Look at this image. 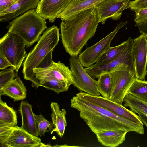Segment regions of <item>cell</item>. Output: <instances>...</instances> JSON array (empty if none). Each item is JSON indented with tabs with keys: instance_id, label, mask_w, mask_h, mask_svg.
Returning <instances> with one entry per match:
<instances>
[{
	"instance_id": "cell-1",
	"label": "cell",
	"mask_w": 147,
	"mask_h": 147,
	"mask_svg": "<svg viewBox=\"0 0 147 147\" xmlns=\"http://www.w3.org/2000/svg\"><path fill=\"white\" fill-rule=\"evenodd\" d=\"M70 105L79 112V116L96 135L111 130L123 129L144 134L142 125L115 115L107 109L90 102L76 95Z\"/></svg>"
},
{
	"instance_id": "cell-2",
	"label": "cell",
	"mask_w": 147,
	"mask_h": 147,
	"mask_svg": "<svg viewBox=\"0 0 147 147\" xmlns=\"http://www.w3.org/2000/svg\"><path fill=\"white\" fill-rule=\"evenodd\" d=\"M99 22L95 8L82 11L62 20V42L71 56H77L89 39L94 36Z\"/></svg>"
},
{
	"instance_id": "cell-3",
	"label": "cell",
	"mask_w": 147,
	"mask_h": 147,
	"mask_svg": "<svg viewBox=\"0 0 147 147\" xmlns=\"http://www.w3.org/2000/svg\"><path fill=\"white\" fill-rule=\"evenodd\" d=\"M59 29L54 25L47 28L25 58L22 72L24 78L30 81L33 87H38V82L33 69L38 67L44 57L57 45L59 41Z\"/></svg>"
},
{
	"instance_id": "cell-4",
	"label": "cell",
	"mask_w": 147,
	"mask_h": 147,
	"mask_svg": "<svg viewBox=\"0 0 147 147\" xmlns=\"http://www.w3.org/2000/svg\"><path fill=\"white\" fill-rule=\"evenodd\" d=\"M46 20L38 14L36 9H30L10 22L7 27L8 32L20 36L28 48L38 41L47 28Z\"/></svg>"
},
{
	"instance_id": "cell-5",
	"label": "cell",
	"mask_w": 147,
	"mask_h": 147,
	"mask_svg": "<svg viewBox=\"0 0 147 147\" xmlns=\"http://www.w3.org/2000/svg\"><path fill=\"white\" fill-rule=\"evenodd\" d=\"M24 40L15 34L7 32L0 40V54L17 72L27 54Z\"/></svg>"
},
{
	"instance_id": "cell-6",
	"label": "cell",
	"mask_w": 147,
	"mask_h": 147,
	"mask_svg": "<svg viewBox=\"0 0 147 147\" xmlns=\"http://www.w3.org/2000/svg\"><path fill=\"white\" fill-rule=\"evenodd\" d=\"M133 39L130 41L127 47L114 60L107 63L96 62L91 66L84 68L87 73L93 78H97L101 74L111 73L119 69H124L135 74L131 51Z\"/></svg>"
},
{
	"instance_id": "cell-7",
	"label": "cell",
	"mask_w": 147,
	"mask_h": 147,
	"mask_svg": "<svg viewBox=\"0 0 147 147\" xmlns=\"http://www.w3.org/2000/svg\"><path fill=\"white\" fill-rule=\"evenodd\" d=\"M128 23L127 21L121 22L112 32L80 53L78 58L82 66L87 67L97 62L100 56L111 47L110 44L118 32Z\"/></svg>"
},
{
	"instance_id": "cell-8",
	"label": "cell",
	"mask_w": 147,
	"mask_h": 147,
	"mask_svg": "<svg viewBox=\"0 0 147 147\" xmlns=\"http://www.w3.org/2000/svg\"><path fill=\"white\" fill-rule=\"evenodd\" d=\"M70 70L74 80L73 85L80 92L94 96H100L97 81L86 71L77 56L69 59Z\"/></svg>"
},
{
	"instance_id": "cell-9",
	"label": "cell",
	"mask_w": 147,
	"mask_h": 147,
	"mask_svg": "<svg viewBox=\"0 0 147 147\" xmlns=\"http://www.w3.org/2000/svg\"><path fill=\"white\" fill-rule=\"evenodd\" d=\"M112 86L109 99L122 105L123 99L131 86L136 79L134 74L124 69L110 73Z\"/></svg>"
},
{
	"instance_id": "cell-10",
	"label": "cell",
	"mask_w": 147,
	"mask_h": 147,
	"mask_svg": "<svg viewBox=\"0 0 147 147\" xmlns=\"http://www.w3.org/2000/svg\"><path fill=\"white\" fill-rule=\"evenodd\" d=\"M76 95L90 102L103 107L113 114L128 120L141 125L143 123L139 116L119 105L102 96L91 95L80 92Z\"/></svg>"
},
{
	"instance_id": "cell-11",
	"label": "cell",
	"mask_w": 147,
	"mask_h": 147,
	"mask_svg": "<svg viewBox=\"0 0 147 147\" xmlns=\"http://www.w3.org/2000/svg\"><path fill=\"white\" fill-rule=\"evenodd\" d=\"M131 54L136 79L145 80L147 73V40L143 34L133 39Z\"/></svg>"
},
{
	"instance_id": "cell-12",
	"label": "cell",
	"mask_w": 147,
	"mask_h": 147,
	"mask_svg": "<svg viewBox=\"0 0 147 147\" xmlns=\"http://www.w3.org/2000/svg\"><path fill=\"white\" fill-rule=\"evenodd\" d=\"M129 0H105L96 5L99 22L105 24L110 18L118 20L121 18L123 11L127 9Z\"/></svg>"
},
{
	"instance_id": "cell-13",
	"label": "cell",
	"mask_w": 147,
	"mask_h": 147,
	"mask_svg": "<svg viewBox=\"0 0 147 147\" xmlns=\"http://www.w3.org/2000/svg\"><path fill=\"white\" fill-rule=\"evenodd\" d=\"M3 146L8 147H51L41 142V139L26 131L21 127H13Z\"/></svg>"
},
{
	"instance_id": "cell-14",
	"label": "cell",
	"mask_w": 147,
	"mask_h": 147,
	"mask_svg": "<svg viewBox=\"0 0 147 147\" xmlns=\"http://www.w3.org/2000/svg\"><path fill=\"white\" fill-rule=\"evenodd\" d=\"M33 71L36 79L40 77H51L65 82L70 86L74 82L71 70L60 61L57 63L53 61L51 66L47 68L34 69Z\"/></svg>"
},
{
	"instance_id": "cell-15",
	"label": "cell",
	"mask_w": 147,
	"mask_h": 147,
	"mask_svg": "<svg viewBox=\"0 0 147 147\" xmlns=\"http://www.w3.org/2000/svg\"><path fill=\"white\" fill-rule=\"evenodd\" d=\"M72 0H40L36 10L39 15L53 23Z\"/></svg>"
},
{
	"instance_id": "cell-16",
	"label": "cell",
	"mask_w": 147,
	"mask_h": 147,
	"mask_svg": "<svg viewBox=\"0 0 147 147\" xmlns=\"http://www.w3.org/2000/svg\"><path fill=\"white\" fill-rule=\"evenodd\" d=\"M40 0H18L11 7L0 13V21L9 22L19 15L37 7Z\"/></svg>"
},
{
	"instance_id": "cell-17",
	"label": "cell",
	"mask_w": 147,
	"mask_h": 147,
	"mask_svg": "<svg viewBox=\"0 0 147 147\" xmlns=\"http://www.w3.org/2000/svg\"><path fill=\"white\" fill-rule=\"evenodd\" d=\"M32 105L28 102H21L19 111L22 118L21 128L35 136H39L38 126L32 110Z\"/></svg>"
},
{
	"instance_id": "cell-18",
	"label": "cell",
	"mask_w": 147,
	"mask_h": 147,
	"mask_svg": "<svg viewBox=\"0 0 147 147\" xmlns=\"http://www.w3.org/2000/svg\"><path fill=\"white\" fill-rule=\"evenodd\" d=\"M105 0H72L65 9L57 16L61 20L78 13L95 7Z\"/></svg>"
},
{
	"instance_id": "cell-19",
	"label": "cell",
	"mask_w": 147,
	"mask_h": 147,
	"mask_svg": "<svg viewBox=\"0 0 147 147\" xmlns=\"http://www.w3.org/2000/svg\"><path fill=\"white\" fill-rule=\"evenodd\" d=\"M127 131L125 129L111 130L96 134L98 141L102 146L108 147H117L125 141Z\"/></svg>"
},
{
	"instance_id": "cell-20",
	"label": "cell",
	"mask_w": 147,
	"mask_h": 147,
	"mask_svg": "<svg viewBox=\"0 0 147 147\" xmlns=\"http://www.w3.org/2000/svg\"><path fill=\"white\" fill-rule=\"evenodd\" d=\"M26 92L25 86L20 78L18 77L0 90V96L6 95L16 101L25 99L26 96Z\"/></svg>"
},
{
	"instance_id": "cell-21",
	"label": "cell",
	"mask_w": 147,
	"mask_h": 147,
	"mask_svg": "<svg viewBox=\"0 0 147 147\" xmlns=\"http://www.w3.org/2000/svg\"><path fill=\"white\" fill-rule=\"evenodd\" d=\"M50 106L52 111L51 114L52 122L54 127V131L61 137H63L67 126L66 118V111L65 109H60L59 105L52 102Z\"/></svg>"
},
{
	"instance_id": "cell-22",
	"label": "cell",
	"mask_w": 147,
	"mask_h": 147,
	"mask_svg": "<svg viewBox=\"0 0 147 147\" xmlns=\"http://www.w3.org/2000/svg\"><path fill=\"white\" fill-rule=\"evenodd\" d=\"M16 113L12 107L0 100V126L8 125L14 127L17 126Z\"/></svg>"
},
{
	"instance_id": "cell-23",
	"label": "cell",
	"mask_w": 147,
	"mask_h": 147,
	"mask_svg": "<svg viewBox=\"0 0 147 147\" xmlns=\"http://www.w3.org/2000/svg\"><path fill=\"white\" fill-rule=\"evenodd\" d=\"M38 87H43L57 94L67 91L70 86L67 83L49 77H38Z\"/></svg>"
},
{
	"instance_id": "cell-24",
	"label": "cell",
	"mask_w": 147,
	"mask_h": 147,
	"mask_svg": "<svg viewBox=\"0 0 147 147\" xmlns=\"http://www.w3.org/2000/svg\"><path fill=\"white\" fill-rule=\"evenodd\" d=\"M132 38L129 37L127 40L117 46L110 47L99 58L97 62L107 63L117 58L127 47Z\"/></svg>"
},
{
	"instance_id": "cell-25",
	"label": "cell",
	"mask_w": 147,
	"mask_h": 147,
	"mask_svg": "<svg viewBox=\"0 0 147 147\" xmlns=\"http://www.w3.org/2000/svg\"><path fill=\"white\" fill-rule=\"evenodd\" d=\"M125 107H129L130 110L138 114L147 115V103L127 93L123 100Z\"/></svg>"
},
{
	"instance_id": "cell-26",
	"label": "cell",
	"mask_w": 147,
	"mask_h": 147,
	"mask_svg": "<svg viewBox=\"0 0 147 147\" xmlns=\"http://www.w3.org/2000/svg\"><path fill=\"white\" fill-rule=\"evenodd\" d=\"M127 93L147 103V81L136 79Z\"/></svg>"
},
{
	"instance_id": "cell-27",
	"label": "cell",
	"mask_w": 147,
	"mask_h": 147,
	"mask_svg": "<svg viewBox=\"0 0 147 147\" xmlns=\"http://www.w3.org/2000/svg\"><path fill=\"white\" fill-rule=\"evenodd\" d=\"M97 78V85L100 94L102 97L109 99L112 86L110 73L103 74Z\"/></svg>"
},
{
	"instance_id": "cell-28",
	"label": "cell",
	"mask_w": 147,
	"mask_h": 147,
	"mask_svg": "<svg viewBox=\"0 0 147 147\" xmlns=\"http://www.w3.org/2000/svg\"><path fill=\"white\" fill-rule=\"evenodd\" d=\"M34 116L38 126L39 136H44L46 132H51L52 134L54 131L53 125L51 122L47 120L42 115H36Z\"/></svg>"
},
{
	"instance_id": "cell-29",
	"label": "cell",
	"mask_w": 147,
	"mask_h": 147,
	"mask_svg": "<svg viewBox=\"0 0 147 147\" xmlns=\"http://www.w3.org/2000/svg\"><path fill=\"white\" fill-rule=\"evenodd\" d=\"M17 77V72L12 67L3 70L0 72V90L8 83Z\"/></svg>"
},
{
	"instance_id": "cell-30",
	"label": "cell",
	"mask_w": 147,
	"mask_h": 147,
	"mask_svg": "<svg viewBox=\"0 0 147 147\" xmlns=\"http://www.w3.org/2000/svg\"><path fill=\"white\" fill-rule=\"evenodd\" d=\"M13 127L5 125L0 126V145L3 146Z\"/></svg>"
},
{
	"instance_id": "cell-31",
	"label": "cell",
	"mask_w": 147,
	"mask_h": 147,
	"mask_svg": "<svg viewBox=\"0 0 147 147\" xmlns=\"http://www.w3.org/2000/svg\"><path fill=\"white\" fill-rule=\"evenodd\" d=\"M147 7V0H134L129 1L127 8L135 11Z\"/></svg>"
},
{
	"instance_id": "cell-32",
	"label": "cell",
	"mask_w": 147,
	"mask_h": 147,
	"mask_svg": "<svg viewBox=\"0 0 147 147\" xmlns=\"http://www.w3.org/2000/svg\"><path fill=\"white\" fill-rule=\"evenodd\" d=\"M134 21L136 23L147 22V7L134 11Z\"/></svg>"
},
{
	"instance_id": "cell-33",
	"label": "cell",
	"mask_w": 147,
	"mask_h": 147,
	"mask_svg": "<svg viewBox=\"0 0 147 147\" xmlns=\"http://www.w3.org/2000/svg\"><path fill=\"white\" fill-rule=\"evenodd\" d=\"M53 50H52L50 52L44 57L39 63L37 68L44 69L51 66L53 61L52 57Z\"/></svg>"
},
{
	"instance_id": "cell-34",
	"label": "cell",
	"mask_w": 147,
	"mask_h": 147,
	"mask_svg": "<svg viewBox=\"0 0 147 147\" xmlns=\"http://www.w3.org/2000/svg\"><path fill=\"white\" fill-rule=\"evenodd\" d=\"M18 0H0V13L2 12L12 6Z\"/></svg>"
},
{
	"instance_id": "cell-35",
	"label": "cell",
	"mask_w": 147,
	"mask_h": 147,
	"mask_svg": "<svg viewBox=\"0 0 147 147\" xmlns=\"http://www.w3.org/2000/svg\"><path fill=\"white\" fill-rule=\"evenodd\" d=\"M135 25L138 28L140 32L145 35L147 40V22L136 23Z\"/></svg>"
},
{
	"instance_id": "cell-36",
	"label": "cell",
	"mask_w": 147,
	"mask_h": 147,
	"mask_svg": "<svg viewBox=\"0 0 147 147\" xmlns=\"http://www.w3.org/2000/svg\"><path fill=\"white\" fill-rule=\"evenodd\" d=\"M0 69L3 70L8 67H12V65L2 55L0 54Z\"/></svg>"
},
{
	"instance_id": "cell-37",
	"label": "cell",
	"mask_w": 147,
	"mask_h": 147,
	"mask_svg": "<svg viewBox=\"0 0 147 147\" xmlns=\"http://www.w3.org/2000/svg\"><path fill=\"white\" fill-rule=\"evenodd\" d=\"M138 115L142 121L147 127V115L142 113H140Z\"/></svg>"
}]
</instances>
